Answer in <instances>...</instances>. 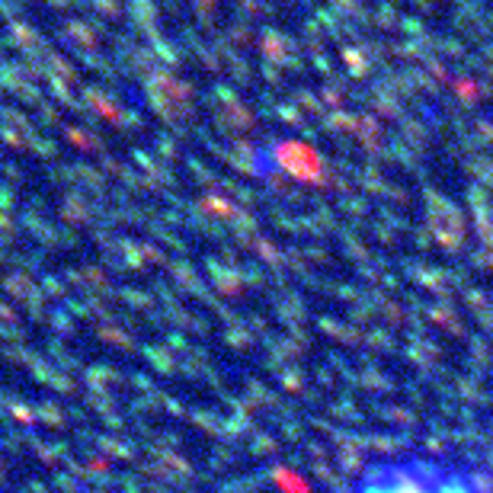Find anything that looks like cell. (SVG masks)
Masks as SVG:
<instances>
[{
  "label": "cell",
  "instance_id": "1",
  "mask_svg": "<svg viewBox=\"0 0 493 493\" xmlns=\"http://www.w3.org/2000/svg\"><path fill=\"white\" fill-rule=\"evenodd\" d=\"M336 493H493V477L445 451L404 449L368 458Z\"/></svg>",
  "mask_w": 493,
  "mask_h": 493
}]
</instances>
